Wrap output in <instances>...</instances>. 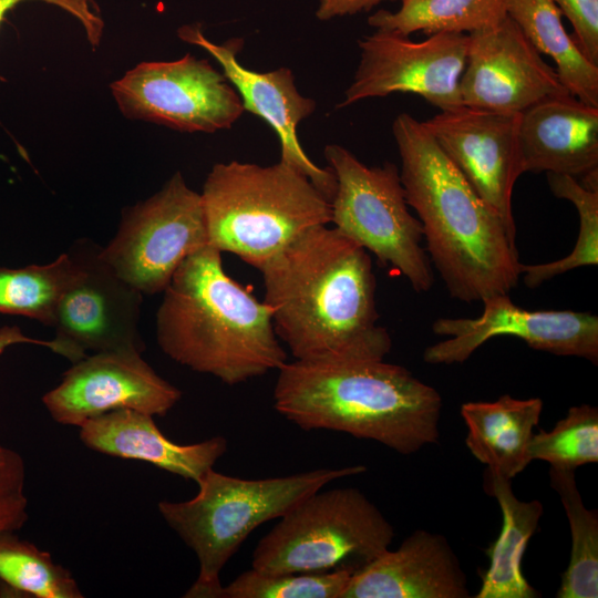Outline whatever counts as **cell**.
Masks as SVG:
<instances>
[{
  "mask_svg": "<svg viewBox=\"0 0 598 598\" xmlns=\"http://www.w3.org/2000/svg\"><path fill=\"white\" fill-rule=\"evenodd\" d=\"M258 270L277 337L296 360H384L368 251L336 227L306 230Z\"/></svg>",
  "mask_w": 598,
  "mask_h": 598,
  "instance_id": "cell-1",
  "label": "cell"
},
{
  "mask_svg": "<svg viewBox=\"0 0 598 598\" xmlns=\"http://www.w3.org/2000/svg\"><path fill=\"white\" fill-rule=\"evenodd\" d=\"M392 134L409 207L421 221L435 268L454 299L508 295L520 277L516 243L422 122L399 114Z\"/></svg>",
  "mask_w": 598,
  "mask_h": 598,
  "instance_id": "cell-2",
  "label": "cell"
},
{
  "mask_svg": "<svg viewBox=\"0 0 598 598\" xmlns=\"http://www.w3.org/2000/svg\"><path fill=\"white\" fill-rule=\"evenodd\" d=\"M274 406L302 430L347 433L403 455L440 436V393L383 360L286 362L278 369Z\"/></svg>",
  "mask_w": 598,
  "mask_h": 598,
  "instance_id": "cell-3",
  "label": "cell"
},
{
  "mask_svg": "<svg viewBox=\"0 0 598 598\" xmlns=\"http://www.w3.org/2000/svg\"><path fill=\"white\" fill-rule=\"evenodd\" d=\"M163 293L156 339L175 362L229 385L287 362L269 307L225 271L212 245L188 256Z\"/></svg>",
  "mask_w": 598,
  "mask_h": 598,
  "instance_id": "cell-4",
  "label": "cell"
},
{
  "mask_svg": "<svg viewBox=\"0 0 598 598\" xmlns=\"http://www.w3.org/2000/svg\"><path fill=\"white\" fill-rule=\"evenodd\" d=\"M365 470L352 465L248 480L210 468L196 483L193 498L159 502L161 516L198 560L197 579L184 597L216 598L223 568L258 526L282 517L329 483Z\"/></svg>",
  "mask_w": 598,
  "mask_h": 598,
  "instance_id": "cell-5",
  "label": "cell"
},
{
  "mask_svg": "<svg viewBox=\"0 0 598 598\" xmlns=\"http://www.w3.org/2000/svg\"><path fill=\"white\" fill-rule=\"evenodd\" d=\"M200 196L209 245L257 269L306 230L331 223L330 202L282 161L217 163Z\"/></svg>",
  "mask_w": 598,
  "mask_h": 598,
  "instance_id": "cell-6",
  "label": "cell"
},
{
  "mask_svg": "<svg viewBox=\"0 0 598 598\" xmlns=\"http://www.w3.org/2000/svg\"><path fill=\"white\" fill-rule=\"evenodd\" d=\"M252 551L264 574H353L389 549L394 529L358 488L317 491L279 518Z\"/></svg>",
  "mask_w": 598,
  "mask_h": 598,
  "instance_id": "cell-7",
  "label": "cell"
},
{
  "mask_svg": "<svg viewBox=\"0 0 598 598\" xmlns=\"http://www.w3.org/2000/svg\"><path fill=\"white\" fill-rule=\"evenodd\" d=\"M323 153L337 181L330 202L334 227L404 276L415 291L430 290L433 275L421 245L422 225L409 210L396 165L367 166L338 144L326 145Z\"/></svg>",
  "mask_w": 598,
  "mask_h": 598,
  "instance_id": "cell-8",
  "label": "cell"
},
{
  "mask_svg": "<svg viewBox=\"0 0 598 598\" xmlns=\"http://www.w3.org/2000/svg\"><path fill=\"white\" fill-rule=\"evenodd\" d=\"M200 193L177 172L150 198L126 208L104 261L143 295L163 292L181 264L208 245Z\"/></svg>",
  "mask_w": 598,
  "mask_h": 598,
  "instance_id": "cell-9",
  "label": "cell"
},
{
  "mask_svg": "<svg viewBox=\"0 0 598 598\" xmlns=\"http://www.w3.org/2000/svg\"><path fill=\"white\" fill-rule=\"evenodd\" d=\"M94 241L82 238L68 250L75 272L54 312V351L73 363L87 351L145 349L138 326L143 293L124 281L101 257Z\"/></svg>",
  "mask_w": 598,
  "mask_h": 598,
  "instance_id": "cell-10",
  "label": "cell"
},
{
  "mask_svg": "<svg viewBox=\"0 0 598 598\" xmlns=\"http://www.w3.org/2000/svg\"><path fill=\"white\" fill-rule=\"evenodd\" d=\"M124 116L181 132L230 128L244 113L234 86L204 59L143 62L111 85Z\"/></svg>",
  "mask_w": 598,
  "mask_h": 598,
  "instance_id": "cell-11",
  "label": "cell"
},
{
  "mask_svg": "<svg viewBox=\"0 0 598 598\" xmlns=\"http://www.w3.org/2000/svg\"><path fill=\"white\" fill-rule=\"evenodd\" d=\"M468 34L435 33L414 42L375 30L358 41L360 61L338 107L394 93L420 95L440 111L462 106L460 80Z\"/></svg>",
  "mask_w": 598,
  "mask_h": 598,
  "instance_id": "cell-12",
  "label": "cell"
},
{
  "mask_svg": "<svg viewBox=\"0 0 598 598\" xmlns=\"http://www.w3.org/2000/svg\"><path fill=\"white\" fill-rule=\"evenodd\" d=\"M477 318H440L432 330L448 339L427 347L423 353L431 364L466 361L487 340L512 336L530 348L556 355L598 361V317L571 310L530 311L512 302L508 295L484 299Z\"/></svg>",
  "mask_w": 598,
  "mask_h": 598,
  "instance_id": "cell-13",
  "label": "cell"
},
{
  "mask_svg": "<svg viewBox=\"0 0 598 598\" xmlns=\"http://www.w3.org/2000/svg\"><path fill=\"white\" fill-rule=\"evenodd\" d=\"M181 398L179 389L158 375L142 353L109 351L74 362L42 403L56 423L80 427L122 409L164 416Z\"/></svg>",
  "mask_w": 598,
  "mask_h": 598,
  "instance_id": "cell-14",
  "label": "cell"
},
{
  "mask_svg": "<svg viewBox=\"0 0 598 598\" xmlns=\"http://www.w3.org/2000/svg\"><path fill=\"white\" fill-rule=\"evenodd\" d=\"M518 116L462 105L422 122L476 194L499 216L513 241L512 195L524 174Z\"/></svg>",
  "mask_w": 598,
  "mask_h": 598,
  "instance_id": "cell-15",
  "label": "cell"
},
{
  "mask_svg": "<svg viewBox=\"0 0 598 598\" xmlns=\"http://www.w3.org/2000/svg\"><path fill=\"white\" fill-rule=\"evenodd\" d=\"M567 93L555 68L542 58L511 18L468 34L460 80L464 106L519 114L540 100Z\"/></svg>",
  "mask_w": 598,
  "mask_h": 598,
  "instance_id": "cell-16",
  "label": "cell"
},
{
  "mask_svg": "<svg viewBox=\"0 0 598 598\" xmlns=\"http://www.w3.org/2000/svg\"><path fill=\"white\" fill-rule=\"evenodd\" d=\"M178 37L202 48L219 63L223 74L240 96L244 110L261 117L277 133L280 161L305 174L331 202L337 187L333 172L330 167H319L309 158L297 134L298 125L316 111L317 103L300 94L292 71L286 66L269 72L249 70L237 56L243 48L240 39L214 43L198 24L183 25Z\"/></svg>",
  "mask_w": 598,
  "mask_h": 598,
  "instance_id": "cell-17",
  "label": "cell"
},
{
  "mask_svg": "<svg viewBox=\"0 0 598 598\" xmlns=\"http://www.w3.org/2000/svg\"><path fill=\"white\" fill-rule=\"evenodd\" d=\"M467 579L447 539L417 529L354 573L341 598H467Z\"/></svg>",
  "mask_w": 598,
  "mask_h": 598,
  "instance_id": "cell-18",
  "label": "cell"
},
{
  "mask_svg": "<svg viewBox=\"0 0 598 598\" xmlns=\"http://www.w3.org/2000/svg\"><path fill=\"white\" fill-rule=\"evenodd\" d=\"M517 141L524 173L579 181L598 172V107L569 93L540 100L519 113Z\"/></svg>",
  "mask_w": 598,
  "mask_h": 598,
  "instance_id": "cell-19",
  "label": "cell"
},
{
  "mask_svg": "<svg viewBox=\"0 0 598 598\" xmlns=\"http://www.w3.org/2000/svg\"><path fill=\"white\" fill-rule=\"evenodd\" d=\"M153 417L130 409L111 411L85 421L80 439L95 452L151 463L195 483L227 452L228 442L220 435L192 444L173 442Z\"/></svg>",
  "mask_w": 598,
  "mask_h": 598,
  "instance_id": "cell-20",
  "label": "cell"
},
{
  "mask_svg": "<svg viewBox=\"0 0 598 598\" xmlns=\"http://www.w3.org/2000/svg\"><path fill=\"white\" fill-rule=\"evenodd\" d=\"M543 411L539 398L504 394L494 402H467L461 415L470 452L489 471L514 478L530 463L528 445Z\"/></svg>",
  "mask_w": 598,
  "mask_h": 598,
  "instance_id": "cell-21",
  "label": "cell"
},
{
  "mask_svg": "<svg viewBox=\"0 0 598 598\" xmlns=\"http://www.w3.org/2000/svg\"><path fill=\"white\" fill-rule=\"evenodd\" d=\"M484 489L496 498L502 511V528L487 548L489 566L482 576L476 598H536L540 594L527 581L522 561L543 516V504L518 499L511 480L486 468Z\"/></svg>",
  "mask_w": 598,
  "mask_h": 598,
  "instance_id": "cell-22",
  "label": "cell"
},
{
  "mask_svg": "<svg viewBox=\"0 0 598 598\" xmlns=\"http://www.w3.org/2000/svg\"><path fill=\"white\" fill-rule=\"evenodd\" d=\"M506 14L540 54L555 62L559 81L573 96L598 107V65L568 34L554 0H506Z\"/></svg>",
  "mask_w": 598,
  "mask_h": 598,
  "instance_id": "cell-23",
  "label": "cell"
},
{
  "mask_svg": "<svg viewBox=\"0 0 598 598\" xmlns=\"http://www.w3.org/2000/svg\"><path fill=\"white\" fill-rule=\"evenodd\" d=\"M396 11L378 10L368 24L409 37L415 32L464 33L493 28L506 17V0H400Z\"/></svg>",
  "mask_w": 598,
  "mask_h": 598,
  "instance_id": "cell-24",
  "label": "cell"
},
{
  "mask_svg": "<svg viewBox=\"0 0 598 598\" xmlns=\"http://www.w3.org/2000/svg\"><path fill=\"white\" fill-rule=\"evenodd\" d=\"M76 580L51 554L20 538L13 530L0 532V597L82 598Z\"/></svg>",
  "mask_w": 598,
  "mask_h": 598,
  "instance_id": "cell-25",
  "label": "cell"
},
{
  "mask_svg": "<svg viewBox=\"0 0 598 598\" xmlns=\"http://www.w3.org/2000/svg\"><path fill=\"white\" fill-rule=\"evenodd\" d=\"M550 486L557 492L569 522L570 559L561 576L557 598L598 597V513L588 509L576 484L575 471L549 468Z\"/></svg>",
  "mask_w": 598,
  "mask_h": 598,
  "instance_id": "cell-26",
  "label": "cell"
},
{
  "mask_svg": "<svg viewBox=\"0 0 598 598\" xmlns=\"http://www.w3.org/2000/svg\"><path fill=\"white\" fill-rule=\"evenodd\" d=\"M74 272L75 262L69 251L45 265L0 267V313L52 327L56 305Z\"/></svg>",
  "mask_w": 598,
  "mask_h": 598,
  "instance_id": "cell-27",
  "label": "cell"
},
{
  "mask_svg": "<svg viewBox=\"0 0 598 598\" xmlns=\"http://www.w3.org/2000/svg\"><path fill=\"white\" fill-rule=\"evenodd\" d=\"M551 193L567 199L576 207L579 216V233L571 252L547 264H520V276L528 288L565 274L575 268L598 264V190L584 187L576 178L546 173Z\"/></svg>",
  "mask_w": 598,
  "mask_h": 598,
  "instance_id": "cell-28",
  "label": "cell"
},
{
  "mask_svg": "<svg viewBox=\"0 0 598 598\" xmlns=\"http://www.w3.org/2000/svg\"><path fill=\"white\" fill-rule=\"evenodd\" d=\"M529 461H545L551 468L575 471L598 462V409L571 406L553 430L534 433L528 445Z\"/></svg>",
  "mask_w": 598,
  "mask_h": 598,
  "instance_id": "cell-29",
  "label": "cell"
},
{
  "mask_svg": "<svg viewBox=\"0 0 598 598\" xmlns=\"http://www.w3.org/2000/svg\"><path fill=\"white\" fill-rule=\"evenodd\" d=\"M353 573L264 574L254 568L221 586L216 598H341Z\"/></svg>",
  "mask_w": 598,
  "mask_h": 598,
  "instance_id": "cell-30",
  "label": "cell"
},
{
  "mask_svg": "<svg viewBox=\"0 0 598 598\" xmlns=\"http://www.w3.org/2000/svg\"><path fill=\"white\" fill-rule=\"evenodd\" d=\"M573 27V39L585 56L598 65V0H554Z\"/></svg>",
  "mask_w": 598,
  "mask_h": 598,
  "instance_id": "cell-31",
  "label": "cell"
},
{
  "mask_svg": "<svg viewBox=\"0 0 598 598\" xmlns=\"http://www.w3.org/2000/svg\"><path fill=\"white\" fill-rule=\"evenodd\" d=\"M27 0H0V24L8 11ZM55 6L74 17L83 27L87 41L96 48L102 39L104 22L93 0H38Z\"/></svg>",
  "mask_w": 598,
  "mask_h": 598,
  "instance_id": "cell-32",
  "label": "cell"
},
{
  "mask_svg": "<svg viewBox=\"0 0 598 598\" xmlns=\"http://www.w3.org/2000/svg\"><path fill=\"white\" fill-rule=\"evenodd\" d=\"M24 481L22 456L0 442V494L23 493Z\"/></svg>",
  "mask_w": 598,
  "mask_h": 598,
  "instance_id": "cell-33",
  "label": "cell"
},
{
  "mask_svg": "<svg viewBox=\"0 0 598 598\" xmlns=\"http://www.w3.org/2000/svg\"><path fill=\"white\" fill-rule=\"evenodd\" d=\"M27 508L23 493L0 494V532L20 529L28 519Z\"/></svg>",
  "mask_w": 598,
  "mask_h": 598,
  "instance_id": "cell-34",
  "label": "cell"
},
{
  "mask_svg": "<svg viewBox=\"0 0 598 598\" xmlns=\"http://www.w3.org/2000/svg\"><path fill=\"white\" fill-rule=\"evenodd\" d=\"M386 0H319L316 17L320 21L367 12Z\"/></svg>",
  "mask_w": 598,
  "mask_h": 598,
  "instance_id": "cell-35",
  "label": "cell"
},
{
  "mask_svg": "<svg viewBox=\"0 0 598 598\" xmlns=\"http://www.w3.org/2000/svg\"><path fill=\"white\" fill-rule=\"evenodd\" d=\"M34 340L25 338L18 328L4 327L0 329V355L3 353L6 348L11 344L20 342H33ZM38 342V341H35Z\"/></svg>",
  "mask_w": 598,
  "mask_h": 598,
  "instance_id": "cell-36",
  "label": "cell"
}]
</instances>
